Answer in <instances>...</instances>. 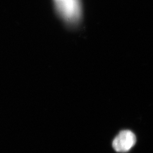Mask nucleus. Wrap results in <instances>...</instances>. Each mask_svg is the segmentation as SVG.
I'll return each instance as SVG.
<instances>
[{
    "label": "nucleus",
    "instance_id": "nucleus-1",
    "mask_svg": "<svg viewBox=\"0 0 153 153\" xmlns=\"http://www.w3.org/2000/svg\"><path fill=\"white\" fill-rule=\"evenodd\" d=\"M136 138L130 131H123L115 137L112 142L113 148L117 152L126 153L128 152L136 143Z\"/></svg>",
    "mask_w": 153,
    "mask_h": 153
}]
</instances>
